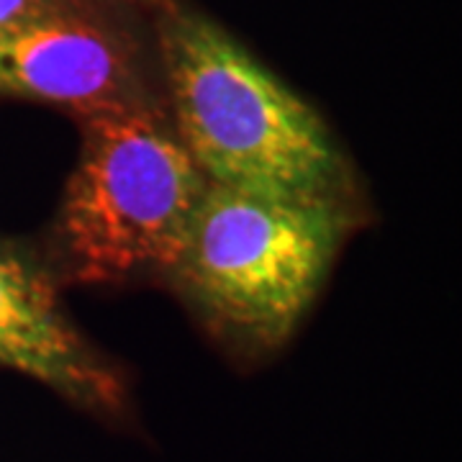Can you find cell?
Here are the masks:
<instances>
[{
  "mask_svg": "<svg viewBox=\"0 0 462 462\" xmlns=\"http://www.w3.org/2000/svg\"><path fill=\"white\" fill-rule=\"evenodd\" d=\"M160 36L172 126L208 180L345 200L342 152L306 100L199 14L172 11Z\"/></svg>",
  "mask_w": 462,
  "mask_h": 462,
  "instance_id": "cell-1",
  "label": "cell"
},
{
  "mask_svg": "<svg viewBox=\"0 0 462 462\" xmlns=\"http://www.w3.org/2000/svg\"><path fill=\"white\" fill-rule=\"evenodd\" d=\"M80 121V157L57 221L75 278L116 282L139 273H172L208 178L172 121L144 100Z\"/></svg>",
  "mask_w": 462,
  "mask_h": 462,
  "instance_id": "cell-2",
  "label": "cell"
},
{
  "mask_svg": "<svg viewBox=\"0 0 462 462\" xmlns=\"http://www.w3.org/2000/svg\"><path fill=\"white\" fill-rule=\"evenodd\" d=\"M349 231L345 200L281 199L208 180L172 278L216 327L282 345Z\"/></svg>",
  "mask_w": 462,
  "mask_h": 462,
  "instance_id": "cell-3",
  "label": "cell"
},
{
  "mask_svg": "<svg viewBox=\"0 0 462 462\" xmlns=\"http://www.w3.org/2000/svg\"><path fill=\"white\" fill-rule=\"evenodd\" d=\"M126 39L85 11L54 8L0 32V96L78 116L142 100Z\"/></svg>",
  "mask_w": 462,
  "mask_h": 462,
  "instance_id": "cell-4",
  "label": "cell"
},
{
  "mask_svg": "<svg viewBox=\"0 0 462 462\" xmlns=\"http://www.w3.org/2000/svg\"><path fill=\"white\" fill-rule=\"evenodd\" d=\"M0 365L88 409L114 411L124 401L118 378L69 324L50 275L8 242H0Z\"/></svg>",
  "mask_w": 462,
  "mask_h": 462,
  "instance_id": "cell-5",
  "label": "cell"
},
{
  "mask_svg": "<svg viewBox=\"0 0 462 462\" xmlns=\"http://www.w3.org/2000/svg\"><path fill=\"white\" fill-rule=\"evenodd\" d=\"M47 11H54V8H47L39 0H0V32L23 23L33 16H42Z\"/></svg>",
  "mask_w": 462,
  "mask_h": 462,
  "instance_id": "cell-6",
  "label": "cell"
},
{
  "mask_svg": "<svg viewBox=\"0 0 462 462\" xmlns=\"http://www.w3.org/2000/svg\"><path fill=\"white\" fill-rule=\"evenodd\" d=\"M44 3L47 8H62V11H83L85 5L90 3H98V0H39Z\"/></svg>",
  "mask_w": 462,
  "mask_h": 462,
  "instance_id": "cell-7",
  "label": "cell"
}]
</instances>
